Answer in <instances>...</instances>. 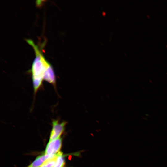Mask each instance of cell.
I'll use <instances>...</instances> for the list:
<instances>
[{
	"label": "cell",
	"instance_id": "cell-5",
	"mask_svg": "<svg viewBox=\"0 0 167 167\" xmlns=\"http://www.w3.org/2000/svg\"><path fill=\"white\" fill-rule=\"evenodd\" d=\"M58 156V153L47 159L41 166L45 167H54L56 164Z\"/></svg>",
	"mask_w": 167,
	"mask_h": 167
},
{
	"label": "cell",
	"instance_id": "cell-1",
	"mask_svg": "<svg viewBox=\"0 0 167 167\" xmlns=\"http://www.w3.org/2000/svg\"><path fill=\"white\" fill-rule=\"evenodd\" d=\"M26 41L33 47L35 54L31 68L32 84L35 95L41 86L44 77L53 68L38 46L31 39H27Z\"/></svg>",
	"mask_w": 167,
	"mask_h": 167
},
{
	"label": "cell",
	"instance_id": "cell-6",
	"mask_svg": "<svg viewBox=\"0 0 167 167\" xmlns=\"http://www.w3.org/2000/svg\"><path fill=\"white\" fill-rule=\"evenodd\" d=\"M65 165V161L63 153L61 152L58 153V156L56 164L54 167H64Z\"/></svg>",
	"mask_w": 167,
	"mask_h": 167
},
{
	"label": "cell",
	"instance_id": "cell-2",
	"mask_svg": "<svg viewBox=\"0 0 167 167\" xmlns=\"http://www.w3.org/2000/svg\"><path fill=\"white\" fill-rule=\"evenodd\" d=\"M66 122H60L58 120L54 119L52 121V128L49 141L58 138L64 131Z\"/></svg>",
	"mask_w": 167,
	"mask_h": 167
},
{
	"label": "cell",
	"instance_id": "cell-3",
	"mask_svg": "<svg viewBox=\"0 0 167 167\" xmlns=\"http://www.w3.org/2000/svg\"><path fill=\"white\" fill-rule=\"evenodd\" d=\"M62 140L60 138L49 141L46 148L45 154L52 156L57 154L62 146Z\"/></svg>",
	"mask_w": 167,
	"mask_h": 167
},
{
	"label": "cell",
	"instance_id": "cell-4",
	"mask_svg": "<svg viewBox=\"0 0 167 167\" xmlns=\"http://www.w3.org/2000/svg\"><path fill=\"white\" fill-rule=\"evenodd\" d=\"M52 156L45 154L39 156L27 167H41L47 159Z\"/></svg>",
	"mask_w": 167,
	"mask_h": 167
}]
</instances>
